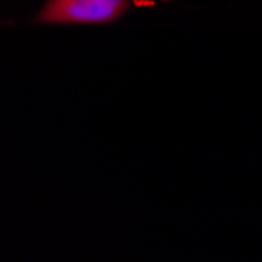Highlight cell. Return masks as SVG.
<instances>
[{"label":"cell","instance_id":"1","mask_svg":"<svg viewBox=\"0 0 262 262\" xmlns=\"http://www.w3.org/2000/svg\"><path fill=\"white\" fill-rule=\"evenodd\" d=\"M129 0H47L36 20L44 24H101L121 17Z\"/></svg>","mask_w":262,"mask_h":262}]
</instances>
